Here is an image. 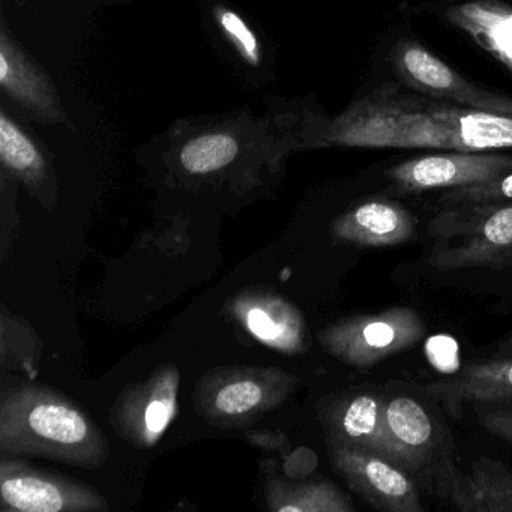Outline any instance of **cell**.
Listing matches in <instances>:
<instances>
[{
	"label": "cell",
	"instance_id": "cell-1",
	"mask_svg": "<svg viewBox=\"0 0 512 512\" xmlns=\"http://www.w3.org/2000/svg\"><path fill=\"white\" fill-rule=\"evenodd\" d=\"M439 103L436 98L386 83L353 101L341 115L316 130L305 127L302 143L344 148L455 151L451 131L437 113Z\"/></svg>",
	"mask_w": 512,
	"mask_h": 512
},
{
	"label": "cell",
	"instance_id": "cell-2",
	"mask_svg": "<svg viewBox=\"0 0 512 512\" xmlns=\"http://www.w3.org/2000/svg\"><path fill=\"white\" fill-rule=\"evenodd\" d=\"M0 451L95 469L109 457L100 427L76 404L40 386H20L0 404Z\"/></svg>",
	"mask_w": 512,
	"mask_h": 512
},
{
	"label": "cell",
	"instance_id": "cell-3",
	"mask_svg": "<svg viewBox=\"0 0 512 512\" xmlns=\"http://www.w3.org/2000/svg\"><path fill=\"white\" fill-rule=\"evenodd\" d=\"M428 265L440 271L497 266L512 259V202L449 206L430 223Z\"/></svg>",
	"mask_w": 512,
	"mask_h": 512
},
{
	"label": "cell",
	"instance_id": "cell-4",
	"mask_svg": "<svg viewBox=\"0 0 512 512\" xmlns=\"http://www.w3.org/2000/svg\"><path fill=\"white\" fill-rule=\"evenodd\" d=\"M284 118V116H283ZM245 116L184 124L173 131L172 154L179 169L190 176H212L229 169L239 158L295 136L289 124Z\"/></svg>",
	"mask_w": 512,
	"mask_h": 512
},
{
	"label": "cell",
	"instance_id": "cell-5",
	"mask_svg": "<svg viewBox=\"0 0 512 512\" xmlns=\"http://www.w3.org/2000/svg\"><path fill=\"white\" fill-rule=\"evenodd\" d=\"M295 385V377L278 368H223L203 377L196 403L206 421L233 430L280 407Z\"/></svg>",
	"mask_w": 512,
	"mask_h": 512
},
{
	"label": "cell",
	"instance_id": "cell-6",
	"mask_svg": "<svg viewBox=\"0 0 512 512\" xmlns=\"http://www.w3.org/2000/svg\"><path fill=\"white\" fill-rule=\"evenodd\" d=\"M427 334L424 320L410 307L346 317L320 332V343L334 358L368 368L418 344Z\"/></svg>",
	"mask_w": 512,
	"mask_h": 512
},
{
	"label": "cell",
	"instance_id": "cell-7",
	"mask_svg": "<svg viewBox=\"0 0 512 512\" xmlns=\"http://www.w3.org/2000/svg\"><path fill=\"white\" fill-rule=\"evenodd\" d=\"M334 469L373 508L388 512H424L415 481L400 464L343 443L328 442Z\"/></svg>",
	"mask_w": 512,
	"mask_h": 512
},
{
	"label": "cell",
	"instance_id": "cell-8",
	"mask_svg": "<svg viewBox=\"0 0 512 512\" xmlns=\"http://www.w3.org/2000/svg\"><path fill=\"white\" fill-rule=\"evenodd\" d=\"M2 509L19 512L104 511L106 500L88 485L26 463H0Z\"/></svg>",
	"mask_w": 512,
	"mask_h": 512
},
{
	"label": "cell",
	"instance_id": "cell-9",
	"mask_svg": "<svg viewBox=\"0 0 512 512\" xmlns=\"http://www.w3.org/2000/svg\"><path fill=\"white\" fill-rule=\"evenodd\" d=\"M394 68L401 82L419 94L472 109L512 115V98L484 91L467 82L415 41L398 43L394 50Z\"/></svg>",
	"mask_w": 512,
	"mask_h": 512
},
{
	"label": "cell",
	"instance_id": "cell-10",
	"mask_svg": "<svg viewBox=\"0 0 512 512\" xmlns=\"http://www.w3.org/2000/svg\"><path fill=\"white\" fill-rule=\"evenodd\" d=\"M181 376L175 365H164L122 394L113 409V425L133 445L152 446L172 422L178 406Z\"/></svg>",
	"mask_w": 512,
	"mask_h": 512
},
{
	"label": "cell",
	"instance_id": "cell-11",
	"mask_svg": "<svg viewBox=\"0 0 512 512\" xmlns=\"http://www.w3.org/2000/svg\"><path fill=\"white\" fill-rule=\"evenodd\" d=\"M512 157L496 154H467L448 151V154L425 155L391 167L388 178L406 193L466 187L488 181L511 172Z\"/></svg>",
	"mask_w": 512,
	"mask_h": 512
},
{
	"label": "cell",
	"instance_id": "cell-12",
	"mask_svg": "<svg viewBox=\"0 0 512 512\" xmlns=\"http://www.w3.org/2000/svg\"><path fill=\"white\" fill-rule=\"evenodd\" d=\"M385 401L374 392H359L329 404L323 412L328 442L365 449L403 466L386 431Z\"/></svg>",
	"mask_w": 512,
	"mask_h": 512
},
{
	"label": "cell",
	"instance_id": "cell-13",
	"mask_svg": "<svg viewBox=\"0 0 512 512\" xmlns=\"http://www.w3.org/2000/svg\"><path fill=\"white\" fill-rule=\"evenodd\" d=\"M0 85L17 106L41 124L67 121L49 74L22 52L5 28L0 35Z\"/></svg>",
	"mask_w": 512,
	"mask_h": 512
},
{
	"label": "cell",
	"instance_id": "cell-14",
	"mask_svg": "<svg viewBox=\"0 0 512 512\" xmlns=\"http://www.w3.org/2000/svg\"><path fill=\"white\" fill-rule=\"evenodd\" d=\"M439 491L461 512H512V472L502 461L481 457L460 472L443 464L437 475Z\"/></svg>",
	"mask_w": 512,
	"mask_h": 512
},
{
	"label": "cell",
	"instance_id": "cell-15",
	"mask_svg": "<svg viewBox=\"0 0 512 512\" xmlns=\"http://www.w3.org/2000/svg\"><path fill=\"white\" fill-rule=\"evenodd\" d=\"M416 226L415 217L400 203L371 199L338 217L332 233L359 247H395L416 238Z\"/></svg>",
	"mask_w": 512,
	"mask_h": 512
},
{
	"label": "cell",
	"instance_id": "cell-16",
	"mask_svg": "<svg viewBox=\"0 0 512 512\" xmlns=\"http://www.w3.org/2000/svg\"><path fill=\"white\" fill-rule=\"evenodd\" d=\"M232 313L256 340L272 349L298 353L304 347V317L281 296L244 293L233 301Z\"/></svg>",
	"mask_w": 512,
	"mask_h": 512
},
{
	"label": "cell",
	"instance_id": "cell-17",
	"mask_svg": "<svg viewBox=\"0 0 512 512\" xmlns=\"http://www.w3.org/2000/svg\"><path fill=\"white\" fill-rule=\"evenodd\" d=\"M428 394L442 401L448 413L461 415L464 404L500 403L512 400V355L470 362L457 376L425 386Z\"/></svg>",
	"mask_w": 512,
	"mask_h": 512
},
{
	"label": "cell",
	"instance_id": "cell-18",
	"mask_svg": "<svg viewBox=\"0 0 512 512\" xmlns=\"http://www.w3.org/2000/svg\"><path fill=\"white\" fill-rule=\"evenodd\" d=\"M455 28L512 71V8L499 0H469L445 11Z\"/></svg>",
	"mask_w": 512,
	"mask_h": 512
},
{
	"label": "cell",
	"instance_id": "cell-19",
	"mask_svg": "<svg viewBox=\"0 0 512 512\" xmlns=\"http://www.w3.org/2000/svg\"><path fill=\"white\" fill-rule=\"evenodd\" d=\"M385 424L404 469L418 472L428 464L434 448V425L419 401L407 395L386 400Z\"/></svg>",
	"mask_w": 512,
	"mask_h": 512
},
{
	"label": "cell",
	"instance_id": "cell-20",
	"mask_svg": "<svg viewBox=\"0 0 512 512\" xmlns=\"http://www.w3.org/2000/svg\"><path fill=\"white\" fill-rule=\"evenodd\" d=\"M437 113L451 131L457 152L481 154L494 149H512V115L443 100Z\"/></svg>",
	"mask_w": 512,
	"mask_h": 512
},
{
	"label": "cell",
	"instance_id": "cell-21",
	"mask_svg": "<svg viewBox=\"0 0 512 512\" xmlns=\"http://www.w3.org/2000/svg\"><path fill=\"white\" fill-rule=\"evenodd\" d=\"M0 161L28 187L40 188L49 181V160L40 143L5 109L0 113Z\"/></svg>",
	"mask_w": 512,
	"mask_h": 512
},
{
	"label": "cell",
	"instance_id": "cell-22",
	"mask_svg": "<svg viewBox=\"0 0 512 512\" xmlns=\"http://www.w3.org/2000/svg\"><path fill=\"white\" fill-rule=\"evenodd\" d=\"M269 509L278 512H352L349 497L328 481L287 484L269 479L266 485Z\"/></svg>",
	"mask_w": 512,
	"mask_h": 512
},
{
	"label": "cell",
	"instance_id": "cell-23",
	"mask_svg": "<svg viewBox=\"0 0 512 512\" xmlns=\"http://www.w3.org/2000/svg\"><path fill=\"white\" fill-rule=\"evenodd\" d=\"M512 202V170L488 181L466 187L451 188L443 194L440 203L449 206L494 205Z\"/></svg>",
	"mask_w": 512,
	"mask_h": 512
},
{
	"label": "cell",
	"instance_id": "cell-24",
	"mask_svg": "<svg viewBox=\"0 0 512 512\" xmlns=\"http://www.w3.org/2000/svg\"><path fill=\"white\" fill-rule=\"evenodd\" d=\"M214 17L218 28L229 40L230 46L238 52L239 58L251 67H259L263 59L262 44L251 26L229 8L218 7Z\"/></svg>",
	"mask_w": 512,
	"mask_h": 512
},
{
	"label": "cell",
	"instance_id": "cell-25",
	"mask_svg": "<svg viewBox=\"0 0 512 512\" xmlns=\"http://www.w3.org/2000/svg\"><path fill=\"white\" fill-rule=\"evenodd\" d=\"M479 422L488 433L512 445V410L491 409L479 410Z\"/></svg>",
	"mask_w": 512,
	"mask_h": 512
},
{
	"label": "cell",
	"instance_id": "cell-26",
	"mask_svg": "<svg viewBox=\"0 0 512 512\" xmlns=\"http://www.w3.org/2000/svg\"><path fill=\"white\" fill-rule=\"evenodd\" d=\"M499 355H512V334L509 335V337L503 341L502 346L499 347Z\"/></svg>",
	"mask_w": 512,
	"mask_h": 512
}]
</instances>
